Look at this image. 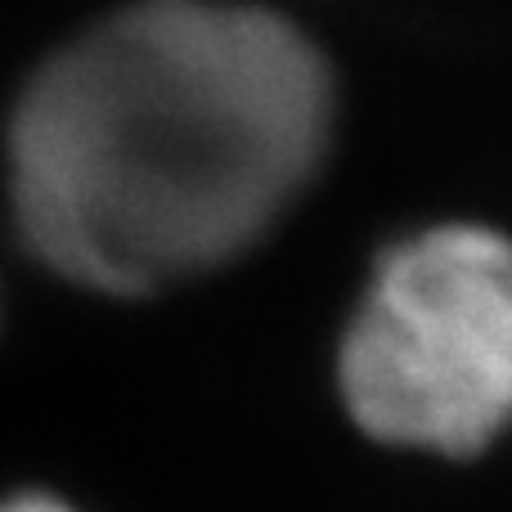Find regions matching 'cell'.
I'll return each mask as SVG.
<instances>
[{"label": "cell", "mask_w": 512, "mask_h": 512, "mask_svg": "<svg viewBox=\"0 0 512 512\" xmlns=\"http://www.w3.org/2000/svg\"><path fill=\"white\" fill-rule=\"evenodd\" d=\"M328 126V63L283 14L131 0L59 45L9 113L18 234L95 292L198 279L297 203Z\"/></svg>", "instance_id": "obj_1"}, {"label": "cell", "mask_w": 512, "mask_h": 512, "mask_svg": "<svg viewBox=\"0 0 512 512\" xmlns=\"http://www.w3.org/2000/svg\"><path fill=\"white\" fill-rule=\"evenodd\" d=\"M337 387L382 445L486 450L512 423V243L441 225L391 248L342 337Z\"/></svg>", "instance_id": "obj_2"}, {"label": "cell", "mask_w": 512, "mask_h": 512, "mask_svg": "<svg viewBox=\"0 0 512 512\" xmlns=\"http://www.w3.org/2000/svg\"><path fill=\"white\" fill-rule=\"evenodd\" d=\"M5 512H63L59 504H45V499H27V504H14V508H5Z\"/></svg>", "instance_id": "obj_3"}]
</instances>
